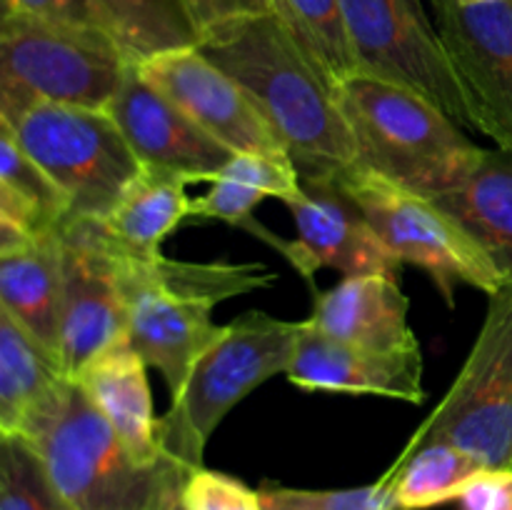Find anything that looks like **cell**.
I'll return each mask as SVG.
<instances>
[{
    "label": "cell",
    "mask_w": 512,
    "mask_h": 510,
    "mask_svg": "<svg viewBox=\"0 0 512 510\" xmlns=\"http://www.w3.org/2000/svg\"><path fill=\"white\" fill-rule=\"evenodd\" d=\"M420 443H450L485 468L512 470V280L488 295L468 360L410 438V445Z\"/></svg>",
    "instance_id": "cell-9"
},
{
    "label": "cell",
    "mask_w": 512,
    "mask_h": 510,
    "mask_svg": "<svg viewBox=\"0 0 512 510\" xmlns=\"http://www.w3.org/2000/svg\"><path fill=\"white\" fill-rule=\"evenodd\" d=\"M330 178L358 205L400 263L418 265L435 280L448 305H453L460 283L488 295L505 285L488 250L438 200L400 188L360 165H348Z\"/></svg>",
    "instance_id": "cell-7"
},
{
    "label": "cell",
    "mask_w": 512,
    "mask_h": 510,
    "mask_svg": "<svg viewBox=\"0 0 512 510\" xmlns=\"http://www.w3.org/2000/svg\"><path fill=\"white\" fill-rule=\"evenodd\" d=\"M273 15L335 93L358 75L340 0H273Z\"/></svg>",
    "instance_id": "cell-26"
},
{
    "label": "cell",
    "mask_w": 512,
    "mask_h": 510,
    "mask_svg": "<svg viewBox=\"0 0 512 510\" xmlns=\"http://www.w3.org/2000/svg\"><path fill=\"white\" fill-rule=\"evenodd\" d=\"M355 143V165L413 193L438 198L460 190L485 148L465 128L420 95L383 80L355 75L338 88Z\"/></svg>",
    "instance_id": "cell-4"
},
{
    "label": "cell",
    "mask_w": 512,
    "mask_h": 510,
    "mask_svg": "<svg viewBox=\"0 0 512 510\" xmlns=\"http://www.w3.org/2000/svg\"><path fill=\"white\" fill-rule=\"evenodd\" d=\"M300 180V193L285 203L298 233L285 240L280 253L310 285L323 268L338 270L345 278L400 275L403 263L333 178Z\"/></svg>",
    "instance_id": "cell-13"
},
{
    "label": "cell",
    "mask_w": 512,
    "mask_h": 510,
    "mask_svg": "<svg viewBox=\"0 0 512 510\" xmlns=\"http://www.w3.org/2000/svg\"><path fill=\"white\" fill-rule=\"evenodd\" d=\"M173 510H183V508H180V500H178V505H175V508Z\"/></svg>",
    "instance_id": "cell-35"
},
{
    "label": "cell",
    "mask_w": 512,
    "mask_h": 510,
    "mask_svg": "<svg viewBox=\"0 0 512 510\" xmlns=\"http://www.w3.org/2000/svg\"><path fill=\"white\" fill-rule=\"evenodd\" d=\"M0 510H73L28 443L0 435Z\"/></svg>",
    "instance_id": "cell-28"
},
{
    "label": "cell",
    "mask_w": 512,
    "mask_h": 510,
    "mask_svg": "<svg viewBox=\"0 0 512 510\" xmlns=\"http://www.w3.org/2000/svg\"><path fill=\"white\" fill-rule=\"evenodd\" d=\"M98 28L133 63L198 45L178 0H88Z\"/></svg>",
    "instance_id": "cell-25"
},
{
    "label": "cell",
    "mask_w": 512,
    "mask_h": 510,
    "mask_svg": "<svg viewBox=\"0 0 512 510\" xmlns=\"http://www.w3.org/2000/svg\"><path fill=\"white\" fill-rule=\"evenodd\" d=\"M188 178L163 168L143 165L133 183L123 190L103 223L105 235L123 258L158 260L163 240L190 218Z\"/></svg>",
    "instance_id": "cell-21"
},
{
    "label": "cell",
    "mask_w": 512,
    "mask_h": 510,
    "mask_svg": "<svg viewBox=\"0 0 512 510\" xmlns=\"http://www.w3.org/2000/svg\"><path fill=\"white\" fill-rule=\"evenodd\" d=\"M133 65L100 28L3 13L0 115L38 100L108 110Z\"/></svg>",
    "instance_id": "cell-6"
},
{
    "label": "cell",
    "mask_w": 512,
    "mask_h": 510,
    "mask_svg": "<svg viewBox=\"0 0 512 510\" xmlns=\"http://www.w3.org/2000/svg\"><path fill=\"white\" fill-rule=\"evenodd\" d=\"M198 40L220 25L273 13V0H178Z\"/></svg>",
    "instance_id": "cell-31"
},
{
    "label": "cell",
    "mask_w": 512,
    "mask_h": 510,
    "mask_svg": "<svg viewBox=\"0 0 512 510\" xmlns=\"http://www.w3.org/2000/svg\"><path fill=\"white\" fill-rule=\"evenodd\" d=\"M263 510H400L393 493V478L385 473L375 483L345 490H308L263 485Z\"/></svg>",
    "instance_id": "cell-29"
},
{
    "label": "cell",
    "mask_w": 512,
    "mask_h": 510,
    "mask_svg": "<svg viewBox=\"0 0 512 510\" xmlns=\"http://www.w3.org/2000/svg\"><path fill=\"white\" fill-rule=\"evenodd\" d=\"M288 380L303 390L320 393L378 395L420 405L423 388V350H370L343 343L305 320L288 365Z\"/></svg>",
    "instance_id": "cell-16"
},
{
    "label": "cell",
    "mask_w": 512,
    "mask_h": 510,
    "mask_svg": "<svg viewBox=\"0 0 512 510\" xmlns=\"http://www.w3.org/2000/svg\"><path fill=\"white\" fill-rule=\"evenodd\" d=\"M460 5H483V3H493V0H458Z\"/></svg>",
    "instance_id": "cell-33"
},
{
    "label": "cell",
    "mask_w": 512,
    "mask_h": 510,
    "mask_svg": "<svg viewBox=\"0 0 512 510\" xmlns=\"http://www.w3.org/2000/svg\"><path fill=\"white\" fill-rule=\"evenodd\" d=\"M3 13H25L53 23L98 28L88 0H3Z\"/></svg>",
    "instance_id": "cell-32"
},
{
    "label": "cell",
    "mask_w": 512,
    "mask_h": 510,
    "mask_svg": "<svg viewBox=\"0 0 512 510\" xmlns=\"http://www.w3.org/2000/svg\"><path fill=\"white\" fill-rule=\"evenodd\" d=\"M63 245L60 230L0 253V310L60 365Z\"/></svg>",
    "instance_id": "cell-19"
},
{
    "label": "cell",
    "mask_w": 512,
    "mask_h": 510,
    "mask_svg": "<svg viewBox=\"0 0 512 510\" xmlns=\"http://www.w3.org/2000/svg\"><path fill=\"white\" fill-rule=\"evenodd\" d=\"M500 510H512V500H510L508 505H503V508H500Z\"/></svg>",
    "instance_id": "cell-34"
},
{
    "label": "cell",
    "mask_w": 512,
    "mask_h": 510,
    "mask_svg": "<svg viewBox=\"0 0 512 510\" xmlns=\"http://www.w3.org/2000/svg\"><path fill=\"white\" fill-rule=\"evenodd\" d=\"M138 70L195 125L233 153L283 150L250 95L198 45L155 55L138 63Z\"/></svg>",
    "instance_id": "cell-14"
},
{
    "label": "cell",
    "mask_w": 512,
    "mask_h": 510,
    "mask_svg": "<svg viewBox=\"0 0 512 510\" xmlns=\"http://www.w3.org/2000/svg\"><path fill=\"white\" fill-rule=\"evenodd\" d=\"M0 125L53 178L80 218H105L143 168L108 110L38 100L0 115Z\"/></svg>",
    "instance_id": "cell-8"
},
{
    "label": "cell",
    "mask_w": 512,
    "mask_h": 510,
    "mask_svg": "<svg viewBox=\"0 0 512 510\" xmlns=\"http://www.w3.org/2000/svg\"><path fill=\"white\" fill-rule=\"evenodd\" d=\"M433 200L475 235L505 283L512 280V153L485 150L483 163L463 188Z\"/></svg>",
    "instance_id": "cell-23"
},
{
    "label": "cell",
    "mask_w": 512,
    "mask_h": 510,
    "mask_svg": "<svg viewBox=\"0 0 512 510\" xmlns=\"http://www.w3.org/2000/svg\"><path fill=\"white\" fill-rule=\"evenodd\" d=\"M410 300L398 275H355L315 293L310 323L325 335L370 350L420 348L408 323Z\"/></svg>",
    "instance_id": "cell-17"
},
{
    "label": "cell",
    "mask_w": 512,
    "mask_h": 510,
    "mask_svg": "<svg viewBox=\"0 0 512 510\" xmlns=\"http://www.w3.org/2000/svg\"><path fill=\"white\" fill-rule=\"evenodd\" d=\"M445 45L470 128L512 153V0H425Z\"/></svg>",
    "instance_id": "cell-12"
},
{
    "label": "cell",
    "mask_w": 512,
    "mask_h": 510,
    "mask_svg": "<svg viewBox=\"0 0 512 510\" xmlns=\"http://www.w3.org/2000/svg\"><path fill=\"white\" fill-rule=\"evenodd\" d=\"M108 115L140 165L170 170L188 178V183H210L235 155L195 125L173 100L155 90L140 75L138 65L125 75L113 103L108 105Z\"/></svg>",
    "instance_id": "cell-15"
},
{
    "label": "cell",
    "mask_w": 512,
    "mask_h": 510,
    "mask_svg": "<svg viewBox=\"0 0 512 510\" xmlns=\"http://www.w3.org/2000/svg\"><path fill=\"white\" fill-rule=\"evenodd\" d=\"M305 320H278L260 310L225 325L218 343L200 355L173 405L158 418L165 458L185 473L203 468L205 445L225 415L273 375L288 373Z\"/></svg>",
    "instance_id": "cell-5"
},
{
    "label": "cell",
    "mask_w": 512,
    "mask_h": 510,
    "mask_svg": "<svg viewBox=\"0 0 512 510\" xmlns=\"http://www.w3.org/2000/svg\"><path fill=\"white\" fill-rule=\"evenodd\" d=\"M198 48L263 113L300 178H330L355 165V143L335 90L270 15L220 25Z\"/></svg>",
    "instance_id": "cell-1"
},
{
    "label": "cell",
    "mask_w": 512,
    "mask_h": 510,
    "mask_svg": "<svg viewBox=\"0 0 512 510\" xmlns=\"http://www.w3.org/2000/svg\"><path fill=\"white\" fill-rule=\"evenodd\" d=\"M63 303H60V370L75 380L80 370L125 338L128 303L120 278V253L100 218L73 215L60 228Z\"/></svg>",
    "instance_id": "cell-11"
},
{
    "label": "cell",
    "mask_w": 512,
    "mask_h": 510,
    "mask_svg": "<svg viewBox=\"0 0 512 510\" xmlns=\"http://www.w3.org/2000/svg\"><path fill=\"white\" fill-rule=\"evenodd\" d=\"M10 438L33 448L73 510H173L188 478L170 458L155 465L133 458L70 378Z\"/></svg>",
    "instance_id": "cell-2"
},
{
    "label": "cell",
    "mask_w": 512,
    "mask_h": 510,
    "mask_svg": "<svg viewBox=\"0 0 512 510\" xmlns=\"http://www.w3.org/2000/svg\"><path fill=\"white\" fill-rule=\"evenodd\" d=\"M148 368L143 355L123 338L95 355L80 370L75 383L103 413L133 458L155 465L165 460V455L158 438V418L153 413Z\"/></svg>",
    "instance_id": "cell-18"
},
{
    "label": "cell",
    "mask_w": 512,
    "mask_h": 510,
    "mask_svg": "<svg viewBox=\"0 0 512 510\" xmlns=\"http://www.w3.org/2000/svg\"><path fill=\"white\" fill-rule=\"evenodd\" d=\"M63 380L58 360L0 310V435H18Z\"/></svg>",
    "instance_id": "cell-24"
},
{
    "label": "cell",
    "mask_w": 512,
    "mask_h": 510,
    "mask_svg": "<svg viewBox=\"0 0 512 510\" xmlns=\"http://www.w3.org/2000/svg\"><path fill=\"white\" fill-rule=\"evenodd\" d=\"M70 215L63 190L0 125V253L55 233Z\"/></svg>",
    "instance_id": "cell-22"
},
{
    "label": "cell",
    "mask_w": 512,
    "mask_h": 510,
    "mask_svg": "<svg viewBox=\"0 0 512 510\" xmlns=\"http://www.w3.org/2000/svg\"><path fill=\"white\" fill-rule=\"evenodd\" d=\"M120 278L128 303L125 340L163 373L170 395H178L200 355L225 333V325L213 323L215 305L268 288L278 275L263 263H193L165 255L143 263L120 255Z\"/></svg>",
    "instance_id": "cell-3"
},
{
    "label": "cell",
    "mask_w": 512,
    "mask_h": 510,
    "mask_svg": "<svg viewBox=\"0 0 512 510\" xmlns=\"http://www.w3.org/2000/svg\"><path fill=\"white\" fill-rule=\"evenodd\" d=\"M300 188H303L300 170L285 150H275V153H235L210 180L208 193L203 198L193 200L190 218L238 225V228H245L258 235V238H263L273 248L283 250L285 240L275 238L270 230L255 223L253 210L265 198H278L288 203L290 198L300 193Z\"/></svg>",
    "instance_id": "cell-20"
},
{
    "label": "cell",
    "mask_w": 512,
    "mask_h": 510,
    "mask_svg": "<svg viewBox=\"0 0 512 510\" xmlns=\"http://www.w3.org/2000/svg\"><path fill=\"white\" fill-rule=\"evenodd\" d=\"M183 510H263L260 490L248 488L243 480L218 470H193L180 490Z\"/></svg>",
    "instance_id": "cell-30"
},
{
    "label": "cell",
    "mask_w": 512,
    "mask_h": 510,
    "mask_svg": "<svg viewBox=\"0 0 512 510\" xmlns=\"http://www.w3.org/2000/svg\"><path fill=\"white\" fill-rule=\"evenodd\" d=\"M340 3L348 20L358 75L410 90L455 123L470 128L468 105L425 0Z\"/></svg>",
    "instance_id": "cell-10"
},
{
    "label": "cell",
    "mask_w": 512,
    "mask_h": 510,
    "mask_svg": "<svg viewBox=\"0 0 512 510\" xmlns=\"http://www.w3.org/2000/svg\"><path fill=\"white\" fill-rule=\"evenodd\" d=\"M483 470L478 458L450 443H408L388 473L400 510H428L458 500Z\"/></svg>",
    "instance_id": "cell-27"
}]
</instances>
